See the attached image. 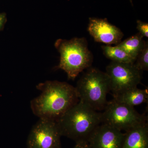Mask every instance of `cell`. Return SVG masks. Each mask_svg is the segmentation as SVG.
Here are the masks:
<instances>
[{
  "label": "cell",
  "mask_w": 148,
  "mask_h": 148,
  "mask_svg": "<svg viewBox=\"0 0 148 148\" xmlns=\"http://www.w3.org/2000/svg\"><path fill=\"white\" fill-rule=\"evenodd\" d=\"M36 88L41 93L31 101V108L39 119L57 121L79 101L75 87L66 82L47 81Z\"/></svg>",
  "instance_id": "cell-1"
},
{
  "label": "cell",
  "mask_w": 148,
  "mask_h": 148,
  "mask_svg": "<svg viewBox=\"0 0 148 148\" xmlns=\"http://www.w3.org/2000/svg\"><path fill=\"white\" fill-rule=\"evenodd\" d=\"M56 121L61 136L70 138L75 143L88 142L102 123L101 112L79 101Z\"/></svg>",
  "instance_id": "cell-2"
},
{
  "label": "cell",
  "mask_w": 148,
  "mask_h": 148,
  "mask_svg": "<svg viewBox=\"0 0 148 148\" xmlns=\"http://www.w3.org/2000/svg\"><path fill=\"white\" fill-rule=\"evenodd\" d=\"M54 46L60 54V62L56 69L64 71L69 79H75L81 72L90 68L93 56L85 38L59 39Z\"/></svg>",
  "instance_id": "cell-3"
},
{
  "label": "cell",
  "mask_w": 148,
  "mask_h": 148,
  "mask_svg": "<svg viewBox=\"0 0 148 148\" xmlns=\"http://www.w3.org/2000/svg\"><path fill=\"white\" fill-rule=\"evenodd\" d=\"M75 87L79 101L97 111L105 108L108 102L107 94L110 91V79L106 73L88 68Z\"/></svg>",
  "instance_id": "cell-4"
},
{
  "label": "cell",
  "mask_w": 148,
  "mask_h": 148,
  "mask_svg": "<svg viewBox=\"0 0 148 148\" xmlns=\"http://www.w3.org/2000/svg\"><path fill=\"white\" fill-rule=\"evenodd\" d=\"M101 113L102 123L119 130L128 131L147 123V117L136 111L134 107L120 103L114 99L108 102Z\"/></svg>",
  "instance_id": "cell-5"
},
{
  "label": "cell",
  "mask_w": 148,
  "mask_h": 148,
  "mask_svg": "<svg viewBox=\"0 0 148 148\" xmlns=\"http://www.w3.org/2000/svg\"><path fill=\"white\" fill-rule=\"evenodd\" d=\"M106 74L110 79L113 96L137 87L142 79L141 71L135 64L112 61L107 66Z\"/></svg>",
  "instance_id": "cell-6"
},
{
  "label": "cell",
  "mask_w": 148,
  "mask_h": 148,
  "mask_svg": "<svg viewBox=\"0 0 148 148\" xmlns=\"http://www.w3.org/2000/svg\"><path fill=\"white\" fill-rule=\"evenodd\" d=\"M61 132L56 121L40 119L27 138V148H62Z\"/></svg>",
  "instance_id": "cell-7"
},
{
  "label": "cell",
  "mask_w": 148,
  "mask_h": 148,
  "mask_svg": "<svg viewBox=\"0 0 148 148\" xmlns=\"http://www.w3.org/2000/svg\"><path fill=\"white\" fill-rule=\"evenodd\" d=\"M88 31L95 42L109 45L118 44L124 36L121 29L109 23L107 18L90 17Z\"/></svg>",
  "instance_id": "cell-8"
},
{
  "label": "cell",
  "mask_w": 148,
  "mask_h": 148,
  "mask_svg": "<svg viewBox=\"0 0 148 148\" xmlns=\"http://www.w3.org/2000/svg\"><path fill=\"white\" fill-rule=\"evenodd\" d=\"M124 133L101 123L88 141L90 148H121Z\"/></svg>",
  "instance_id": "cell-9"
},
{
  "label": "cell",
  "mask_w": 148,
  "mask_h": 148,
  "mask_svg": "<svg viewBox=\"0 0 148 148\" xmlns=\"http://www.w3.org/2000/svg\"><path fill=\"white\" fill-rule=\"evenodd\" d=\"M121 148H148V123L125 131Z\"/></svg>",
  "instance_id": "cell-10"
},
{
  "label": "cell",
  "mask_w": 148,
  "mask_h": 148,
  "mask_svg": "<svg viewBox=\"0 0 148 148\" xmlns=\"http://www.w3.org/2000/svg\"><path fill=\"white\" fill-rule=\"evenodd\" d=\"M148 98L147 89H141L137 87L114 96L117 101L132 107L146 103Z\"/></svg>",
  "instance_id": "cell-11"
},
{
  "label": "cell",
  "mask_w": 148,
  "mask_h": 148,
  "mask_svg": "<svg viewBox=\"0 0 148 148\" xmlns=\"http://www.w3.org/2000/svg\"><path fill=\"white\" fill-rule=\"evenodd\" d=\"M143 38L140 33H138L123 41L121 42L117 45L121 47L136 60L145 44L146 41L143 40Z\"/></svg>",
  "instance_id": "cell-12"
},
{
  "label": "cell",
  "mask_w": 148,
  "mask_h": 148,
  "mask_svg": "<svg viewBox=\"0 0 148 148\" xmlns=\"http://www.w3.org/2000/svg\"><path fill=\"white\" fill-rule=\"evenodd\" d=\"M102 49L104 55L112 61L118 63L132 64H134L135 62V59L118 46H103Z\"/></svg>",
  "instance_id": "cell-13"
},
{
  "label": "cell",
  "mask_w": 148,
  "mask_h": 148,
  "mask_svg": "<svg viewBox=\"0 0 148 148\" xmlns=\"http://www.w3.org/2000/svg\"><path fill=\"white\" fill-rule=\"evenodd\" d=\"M135 66L140 71H148V42L146 41L145 46L138 54L134 63Z\"/></svg>",
  "instance_id": "cell-14"
},
{
  "label": "cell",
  "mask_w": 148,
  "mask_h": 148,
  "mask_svg": "<svg viewBox=\"0 0 148 148\" xmlns=\"http://www.w3.org/2000/svg\"><path fill=\"white\" fill-rule=\"evenodd\" d=\"M137 29L139 31V33L143 37L148 38V24L147 22L138 20L137 21Z\"/></svg>",
  "instance_id": "cell-15"
},
{
  "label": "cell",
  "mask_w": 148,
  "mask_h": 148,
  "mask_svg": "<svg viewBox=\"0 0 148 148\" xmlns=\"http://www.w3.org/2000/svg\"><path fill=\"white\" fill-rule=\"evenodd\" d=\"M7 21V14L5 12L0 13V32L3 31L5 25Z\"/></svg>",
  "instance_id": "cell-16"
},
{
  "label": "cell",
  "mask_w": 148,
  "mask_h": 148,
  "mask_svg": "<svg viewBox=\"0 0 148 148\" xmlns=\"http://www.w3.org/2000/svg\"><path fill=\"white\" fill-rule=\"evenodd\" d=\"M73 148H90V147L87 142H80L76 143Z\"/></svg>",
  "instance_id": "cell-17"
},
{
  "label": "cell",
  "mask_w": 148,
  "mask_h": 148,
  "mask_svg": "<svg viewBox=\"0 0 148 148\" xmlns=\"http://www.w3.org/2000/svg\"><path fill=\"white\" fill-rule=\"evenodd\" d=\"M130 1V3H131V4L132 6L133 5V3H132V0H129Z\"/></svg>",
  "instance_id": "cell-18"
}]
</instances>
